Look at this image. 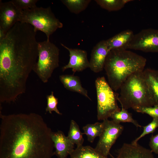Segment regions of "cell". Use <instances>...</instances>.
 <instances>
[{
  "instance_id": "obj_1",
  "label": "cell",
  "mask_w": 158,
  "mask_h": 158,
  "mask_svg": "<svg viewBox=\"0 0 158 158\" xmlns=\"http://www.w3.org/2000/svg\"><path fill=\"white\" fill-rule=\"evenodd\" d=\"M36 32L30 25L16 23L0 41V93L16 98L25 93L38 58Z\"/></svg>"
},
{
  "instance_id": "obj_2",
  "label": "cell",
  "mask_w": 158,
  "mask_h": 158,
  "mask_svg": "<svg viewBox=\"0 0 158 158\" xmlns=\"http://www.w3.org/2000/svg\"><path fill=\"white\" fill-rule=\"evenodd\" d=\"M0 158H52V131L34 113H0Z\"/></svg>"
},
{
  "instance_id": "obj_3",
  "label": "cell",
  "mask_w": 158,
  "mask_h": 158,
  "mask_svg": "<svg viewBox=\"0 0 158 158\" xmlns=\"http://www.w3.org/2000/svg\"><path fill=\"white\" fill-rule=\"evenodd\" d=\"M147 60L143 56L123 49L109 51L105 61L104 69L108 83L116 91L130 75L145 69Z\"/></svg>"
},
{
  "instance_id": "obj_4",
  "label": "cell",
  "mask_w": 158,
  "mask_h": 158,
  "mask_svg": "<svg viewBox=\"0 0 158 158\" xmlns=\"http://www.w3.org/2000/svg\"><path fill=\"white\" fill-rule=\"evenodd\" d=\"M143 72L133 74L121 86L117 99L122 108L135 111L154 106Z\"/></svg>"
},
{
  "instance_id": "obj_5",
  "label": "cell",
  "mask_w": 158,
  "mask_h": 158,
  "mask_svg": "<svg viewBox=\"0 0 158 158\" xmlns=\"http://www.w3.org/2000/svg\"><path fill=\"white\" fill-rule=\"evenodd\" d=\"M20 22L28 23L35 30L44 33L47 40L59 28L63 27V24L56 18L52 12L50 6L47 8L37 7L22 11Z\"/></svg>"
},
{
  "instance_id": "obj_6",
  "label": "cell",
  "mask_w": 158,
  "mask_h": 158,
  "mask_svg": "<svg viewBox=\"0 0 158 158\" xmlns=\"http://www.w3.org/2000/svg\"><path fill=\"white\" fill-rule=\"evenodd\" d=\"M38 59L33 69L43 83H47L59 66V49L49 40L38 43Z\"/></svg>"
},
{
  "instance_id": "obj_7",
  "label": "cell",
  "mask_w": 158,
  "mask_h": 158,
  "mask_svg": "<svg viewBox=\"0 0 158 158\" xmlns=\"http://www.w3.org/2000/svg\"><path fill=\"white\" fill-rule=\"evenodd\" d=\"M97 99V118L104 120L110 118L121 109L117 103L118 94L111 88L104 77H99L95 81Z\"/></svg>"
},
{
  "instance_id": "obj_8",
  "label": "cell",
  "mask_w": 158,
  "mask_h": 158,
  "mask_svg": "<svg viewBox=\"0 0 158 158\" xmlns=\"http://www.w3.org/2000/svg\"><path fill=\"white\" fill-rule=\"evenodd\" d=\"M103 128L95 149L104 155L110 154L111 148L121 134L123 127L120 123L107 119L102 122Z\"/></svg>"
},
{
  "instance_id": "obj_9",
  "label": "cell",
  "mask_w": 158,
  "mask_h": 158,
  "mask_svg": "<svg viewBox=\"0 0 158 158\" xmlns=\"http://www.w3.org/2000/svg\"><path fill=\"white\" fill-rule=\"evenodd\" d=\"M128 49L158 53V29H144L135 34L126 47Z\"/></svg>"
},
{
  "instance_id": "obj_10",
  "label": "cell",
  "mask_w": 158,
  "mask_h": 158,
  "mask_svg": "<svg viewBox=\"0 0 158 158\" xmlns=\"http://www.w3.org/2000/svg\"><path fill=\"white\" fill-rule=\"evenodd\" d=\"M22 11L19 9L12 1H0V28L6 33L16 23L20 22Z\"/></svg>"
},
{
  "instance_id": "obj_11",
  "label": "cell",
  "mask_w": 158,
  "mask_h": 158,
  "mask_svg": "<svg viewBox=\"0 0 158 158\" xmlns=\"http://www.w3.org/2000/svg\"><path fill=\"white\" fill-rule=\"evenodd\" d=\"M61 45L69 51L70 57L68 63L61 68L63 72L68 68H72L73 74L76 72L82 71L90 67L89 61L87 58V53L83 50L68 47L63 44Z\"/></svg>"
},
{
  "instance_id": "obj_12",
  "label": "cell",
  "mask_w": 158,
  "mask_h": 158,
  "mask_svg": "<svg viewBox=\"0 0 158 158\" xmlns=\"http://www.w3.org/2000/svg\"><path fill=\"white\" fill-rule=\"evenodd\" d=\"M109 51L106 40L101 41L96 44L91 54L89 68L94 73H98L103 70Z\"/></svg>"
},
{
  "instance_id": "obj_13",
  "label": "cell",
  "mask_w": 158,
  "mask_h": 158,
  "mask_svg": "<svg viewBox=\"0 0 158 158\" xmlns=\"http://www.w3.org/2000/svg\"><path fill=\"white\" fill-rule=\"evenodd\" d=\"M51 138L55 150L54 155L58 158H67L74 150V145L61 131L52 132Z\"/></svg>"
},
{
  "instance_id": "obj_14",
  "label": "cell",
  "mask_w": 158,
  "mask_h": 158,
  "mask_svg": "<svg viewBox=\"0 0 158 158\" xmlns=\"http://www.w3.org/2000/svg\"><path fill=\"white\" fill-rule=\"evenodd\" d=\"M115 158H155L151 150L138 143H124Z\"/></svg>"
},
{
  "instance_id": "obj_15",
  "label": "cell",
  "mask_w": 158,
  "mask_h": 158,
  "mask_svg": "<svg viewBox=\"0 0 158 158\" xmlns=\"http://www.w3.org/2000/svg\"><path fill=\"white\" fill-rule=\"evenodd\" d=\"M135 34L131 30H125L106 40L109 51L116 49H126V47L132 40Z\"/></svg>"
},
{
  "instance_id": "obj_16",
  "label": "cell",
  "mask_w": 158,
  "mask_h": 158,
  "mask_svg": "<svg viewBox=\"0 0 158 158\" xmlns=\"http://www.w3.org/2000/svg\"><path fill=\"white\" fill-rule=\"evenodd\" d=\"M59 78L67 90L79 93L91 100L87 90L82 87L79 77L73 75L66 74L60 75Z\"/></svg>"
},
{
  "instance_id": "obj_17",
  "label": "cell",
  "mask_w": 158,
  "mask_h": 158,
  "mask_svg": "<svg viewBox=\"0 0 158 158\" xmlns=\"http://www.w3.org/2000/svg\"><path fill=\"white\" fill-rule=\"evenodd\" d=\"M143 72L154 106H158V71L147 68Z\"/></svg>"
},
{
  "instance_id": "obj_18",
  "label": "cell",
  "mask_w": 158,
  "mask_h": 158,
  "mask_svg": "<svg viewBox=\"0 0 158 158\" xmlns=\"http://www.w3.org/2000/svg\"><path fill=\"white\" fill-rule=\"evenodd\" d=\"M70 156V158H108L89 146L77 147Z\"/></svg>"
},
{
  "instance_id": "obj_19",
  "label": "cell",
  "mask_w": 158,
  "mask_h": 158,
  "mask_svg": "<svg viewBox=\"0 0 158 158\" xmlns=\"http://www.w3.org/2000/svg\"><path fill=\"white\" fill-rule=\"evenodd\" d=\"M83 134L77 123L71 120L67 137L73 144L77 145V147L83 145L84 139Z\"/></svg>"
},
{
  "instance_id": "obj_20",
  "label": "cell",
  "mask_w": 158,
  "mask_h": 158,
  "mask_svg": "<svg viewBox=\"0 0 158 158\" xmlns=\"http://www.w3.org/2000/svg\"><path fill=\"white\" fill-rule=\"evenodd\" d=\"M61 1L72 13L78 14L84 11L91 0H61Z\"/></svg>"
},
{
  "instance_id": "obj_21",
  "label": "cell",
  "mask_w": 158,
  "mask_h": 158,
  "mask_svg": "<svg viewBox=\"0 0 158 158\" xmlns=\"http://www.w3.org/2000/svg\"><path fill=\"white\" fill-rule=\"evenodd\" d=\"M103 128L102 122H96L94 124H88L83 128V134L86 135L88 141L93 143L95 139L99 137Z\"/></svg>"
},
{
  "instance_id": "obj_22",
  "label": "cell",
  "mask_w": 158,
  "mask_h": 158,
  "mask_svg": "<svg viewBox=\"0 0 158 158\" xmlns=\"http://www.w3.org/2000/svg\"><path fill=\"white\" fill-rule=\"evenodd\" d=\"M97 4L102 8L109 11H116L123 8L131 0H95Z\"/></svg>"
},
{
  "instance_id": "obj_23",
  "label": "cell",
  "mask_w": 158,
  "mask_h": 158,
  "mask_svg": "<svg viewBox=\"0 0 158 158\" xmlns=\"http://www.w3.org/2000/svg\"><path fill=\"white\" fill-rule=\"evenodd\" d=\"M110 118L112 119V120L117 123H130L137 127H142L133 118L131 114L127 110L123 108H122L120 110L114 113Z\"/></svg>"
},
{
  "instance_id": "obj_24",
  "label": "cell",
  "mask_w": 158,
  "mask_h": 158,
  "mask_svg": "<svg viewBox=\"0 0 158 158\" xmlns=\"http://www.w3.org/2000/svg\"><path fill=\"white\" fill-rule=\"evenodd\" d=\"M46 98L47 107L45 109L46 111L48 112L50 114H51L52 112L54 111L59 115H62V113L59 111L57 108L58 99L54 96V92L52 91L51 94L47 95Z\"/></svg>"
},
{
  "instance_id": "obj_25",
  "label": "cell",
  "mask_w": 158,
  "mask_h": 158,
  "mask_svg": "<svg viewBox=\"0 0 158 158\" xmlns=\"http://www.w3.org/2000/svg\"><path fill=\"white\" fill-rule=\"evenodd\" d=\"M143 130L142 133L133 141L131 142L133 144L138 143V141L141 138L147 135L153 133L156 129L158 127V119L153 118L152 121L148 124L143 126Z\"/></svg>"
},
{
  "instance_id": "obj_26",
  "label": "cell",
  "mask_w": 158,
  "mask_h": 158,
  "mask_svg": "<svg viewBox=\"0 0 158 158\" xmlns=\"http://www.w3.org/2000/svg\"><path fill=\"white\" fill-rule=\"evenodd\" d=\"M15 6L19 9L23 11L32 8L36 6L37 0H12Z\"/></svg>"
},
{
  "instance_id": "obj_27",
  "label": "cell",
  "mask_w": 158,
  "mask_h": 158,
  "mask_svg": "<svg viewBox=\"0 0 158 158\" xmlns=\"http://www.w3.org/2000/svg\"><path fill=\"white\" fill-rule=\"evenodd\" d=\"M135 111L138 112L147 114L153 118L158 119V106L143 107L139 108Z\"/></svg>"
},
{
  "instance_id": "obj_28",
  "label": "cell",
  "mask_w": 158,
  "mask_h": 158,
  "mask_svg": "<svg viewBox=\"0 0 158 158\" xmlns=\"http://www.w3.org/2000/svg\"><path fill=\"white\" fill-rule=\"evenodd\" d=\"M149 146L151 151L158 154V133L154 135H152L150 138Z\"/></svg>"
},
{
  "instance_id": "obj_29",
  "label": "cell",
  "mask_w": 158,
  "mask_h": 158,
  "mask_svg": "<svg viewBox=\"0 0 158 158\" xmlns=\"http://www.w3.org/2000/svg\"><path fill=\"white\" fill-rule=\"evenodd\" d=\"M6 33L1 28H0V41L2 40L5 36Z\"/></svg>"
}]
</instances>
